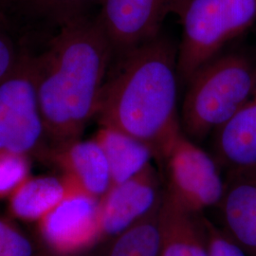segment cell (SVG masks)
Segmentation results:
<instances>
[{
    "mask_svg": "<svg viewBox=\"0 0 256 256\" xmlns=\"http://www.w3.org/2000/svg\"><path fill=\"white\" fill-rule=\"evenodd\" d=\"M32 59L46 138L54 149L80 140L97 115L113 62L98 19L84 16L59 27Z\"/></svg>",
    "mask_w": 256,
    "mask_h": 256,
    "instance_id": "cell-1",
    "label": "cell"
},
{
    "mask_svg": "<svg viewBox=\"0 0 256 256\" xmlns=\"http://www.w3.org/2000/svg\"><path fill=\"white\" fill-rule=\"evenodd\" d=\"M178 52L160 36L113 60L96 118L151 147L162 160L182 131L178 113Z\"/></svg>",
    "mask_w": 256,
    "mask_h": 256,
    "instance_id": "cell-2",
    "label": "cell"
},
{
    "mask_svg": "<svg viewBox=\"0 0 256 256\" xmlns=\"http://www.w3.org/2000/svg\"><path fill=\"white\" fill-rule=\"evenodd\" d=\"M180 126L185 137L202 142L225 124L256 88V60L241 52L220 54L186 84Z\"/></svg>",
    "mask_w": 256,
    "mask_h": 256,
    "instance_id": "cell-3",
    "label": "cell"
},
{
    "mask_svg": "<svg viewBox=\"0 0 256 256\" xmlns=\"http://www.w3.org/2000/svg\"><path fill=\"white\" fill-rule=\"evenodd\" d=\"M178 76L186 84L200 68L256 22V0H182Z\"/></svg>",
    "mask_w": 256,
    "mask_h": 256,
    "instance_id": "cell-4",
    "label": "cell"
},
{
    "mask_svg": "<svg viewBox=\"0 0 256 256\" xmlns=\"http://www.w3.org/2000/svg\"><path fill=\"white\" fill-rule=\"evenodd\" d=\"M46 131L37 94L32 54L0 82V150L28 156L37 150Z\"/></svg>",
    "mask_w": 256,
    "mask_h": 256,
    "instance_id": "cell-5",
    "label": "cell"
},
{
    "mask_svg": "<svg viewBox=\"0 0 256 256\" xmlns=\"http://www.w3.org/2000/svg\"><path fill=\"white\" fill-rule=\"evenodd\" d=\"M162 160L167 178L165 190L183 207L198 214L218 207L225 182L212 156L182 133Z\"/></svg>",
    "mask_w": 256,
    "mask_h": 256,
    "instance_id": "cell-6",
    "label": "cell"
},
{
    "mask_svg": "<svg viewBox=\"0 0 256 256\" xmlns=\"http://www.w3.org/2000/svg\"><path fill=\"white\" fill-rule=\"evenodd\" d=\"M182 0H102L97 19L110 41L113 60L158 36L166 16Z\"/></svg>",
    "mask_w": 256,
    "mask_h": 256,
    "instance_id": "cell-7",
    "label": "cell"
},
{
    "mask_svg": "<svg viewBox=\"0 0 256 256\" xmlns=\"http://www.w3.org/2000/svg\"><path fill=\"white\" fill-rule=\"evenodd\" d=\"M99 200L77 192L66 196L38 222L40 234L54 256H74L101 241Z\"/></svg>",
    "mask_w": 256,
    "mask_h": 256,
    "instance_id": "cell-8",
    "label": "cell"
},
{
    "mask_svg": "<svg viewBox=\"0 0 256 256\" xmlns=\"http://www.w3.org/2000/svg\"><path fill=\"white\" fill-rule=\"evenodd\" d=\"M164 192L160 174L152 164L110 187L98 204L101 241L119 234L146 216L162 202Z\"/></svg>",
    "mask_w": 256,
    "mask_h": 256,
    "instance_id": "cell-9",
    "label": "cell"
},
{
    "mask_svg": "<svg viewBox=\"0 0 256 256\" xmlns=\"http://www.w3.org/2000/svg\"><path fill=\"white\" fill-rule=\"evenodd\" d=\"M63 170L68 190L100 200L111 186L110 166L101 146L92 138L77 140L52 152Z\"/></svg>",
    "mask_w": 256,
    "mask_h": 256,
    "instance_id": "cell-10",
    "label": "cell"
},
{
    "mask_svg": "<svg viewBox=\"0 0 256 256\" xmlns=\"http://www.w3.org/2000/svg\"><path fill=\"white\" fill-rule=\"evenodd\" d=\"M218 209L222 230L248 256H256V170L226 174Z\"/></svg>",
    "mask_w": 256,
    "mask_h": 256,
    "instance_id": "cell-11",
    "label": "cell"
},
{
    "mask_svg": "<svg viewBox=\"0 0 256 256\" xmlns=\"http://www.w3.org/2000/svg\"><path fill=\"white\" fill-rule=\"evenodd\" d=\"M214 158L226 174L256 170V88L247 102L212 135Z\"/></svg>",
    "mask_w": 256,
    "mask_h": 256,
    "instance_id": "cell-12",
    "label": "cell"
},
{
    "mask_svg": "<svg viewBox=\"0 0 256 256\" xmlns=\"http://www.w3.org/2000/svg\"><path fill=\"white\" fill-rule=\"evenodd\" d=\"M203 216L164 190L160 209V256H210Z\"/></svg>",
    "mask_w": 256,
    "mask_h": 256,
    "instance_id": "cell-13",
    "label": "cell"
},
{
    "mask_svg": "<svg viewBox=\"0 0 256 256\" xmlns=\"http://www.w3.org/2000/svg\"><path fill=\"white\" fill-rule=\"evenodd\" d=\"M93 138L101 146L110 166V187L140 173L155 158L147 144L113 128L101 126Z\"/></svg>",
    "mask_w": 256,
    "mask_h": 256,
    "instance_id": "cell-14",
    "label": "cell"
},
{
    "mask_svg": "<svg viewBox=\"0 0 256 256\" xmlns=\"http://www.w3.org/2000/svg\"><path fill=\"white\" fill-rule=\"evenodd\" d=\"M68 192L63 176H30L10 196V210L19 220L39 222L64 200Z\"/></svg>",
    "mask_w": 256,
    "mask_h": 256,
    "instance_id": "cell-15",
    "label": "cell"
},
{
    "mask_svg": "<svg viewBox=\"0 0 256 256\" xmlns=\"http://www.w3.org/2000/svg\"><path fill=\"white\" fill-rule=\"evenodd\" d=\"M162 202L128 229L106 240V245L100 256H160Z\"/></svg>",
    "mask_w": 256,
    "mask_h": 256,
    "instance_id": "cell-16",
    "label": "cell"
},
{
    "mask_svg": "<svg viewBox=\"0 0 256 256\" xmlns=\"http://www.w3.org/2000/svg\"><path fill=\"white\" fill-rule=\"evenodd\" d=\"M24 9L52 19L58 28L88 16V10L102 0H20Z\"/></svg>",
    "mask_w": 256,
    "mask_h": 256,
    "instance_id": "cell-17",
    "label": "cell"
},
{
    "mask_svg": "<svg viewBox=\"0 0 256 256\" xmlns=\"http://www.w3.org/2000/svg\"><path fill=\"white\" fill-rule=\"evenodd\" d=\"M28 178V156L0 150V198H10Z\"/></svg>",
    "mask_w": 256,
    "mask_h": 256,
    "instance_id": "cell-18",
    "label": "cell"
},
{
    "mask_svg": "<svg viewBox=\"0 0 256 256\" xmlns=\"http://www.w3.org/2000/svg\"><path fill=\"white\" fill-rule=\"evenodd\" d=\"M0 256H34L30 239L12 223L0 218Z\"/></svg>",
    "mask_w": 256,
    "mask_h": 256,
    "instance_id": "cell-19",
    "label": "cell"
},
{
    "mask_svg": "<svg viewBox=\"0 0 256 256\" xmlns=\"http://www.w3.org/2000/svg\"><path fill=\"white\" fill-rule=\"evenodd\" d=\"M203 220L208 238L210 256H248L223 230L218 228L205 216H203Z\"/></svg>",
    "mask_w": 256,
    "mask_h": 256,
    "instance_id": "cell-20",
    "label": "cell"
},
{
    "mask_svg": "<svg viewBox=\"0 0 256 256\" xmlns=\"http://www.w3.org/2000/svg\"><path fill=\"white\" fill-rule=\"evenodd\" d=\"M25 52L19 48L8 32L0 30V82L16 66Z\"/></svg>",
    "mask_w": 256,
    "mask_h": 256,
    "instance_id": "cell-21",
    "label": "cell"
},
{
    "mask_svg": "<svg viewBox=\"0 0 256 256\" xmlns=\"http://www.w3.org/2000/svg\"><path fill=\"white\" fill-rule=\"evenodd\" d=\"M10 7H20L18 0H0V19L7 16L5 10H9Z\"/></svg>",
    "mask_w": 256,
    "mask_h": 256,
    "instance_id": "cell-22",
    "label": "cell"
},
{
    "mask_svg": "<svg viewBox=\"0 0 256 256\" xmlns=\"http://www.w3.org/2000/svg\"></svg>",
    "mask_w": 256,
    "mask_h": 256,
    "instance_id": "cell-23",
    "label": "cell"
}]
</instances>
